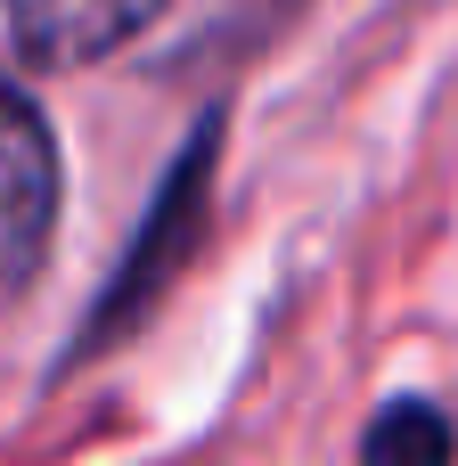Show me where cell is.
<instances>
[{
	"label": "cell",
	"instance_id": "cell-1",
	"mask_svg": "<svg viewBox=\"0 0 458 466\" xmlns=\"http://www.w3.org/2000/svg\"><path fill=\"white\" fill-rule=\"evenodd\" d=\"M49 221H57V147H49V123L33 115V98H16L0 82V311L33 287V270L49 254Z\"/></svg>",
	"mask_w": 458,
	"mask_h": 466
},
{
	"label": "cell",
	"instance_id": "cell-3",
	"mask_svg": "<svg viewBox=\"0 0 458 466\" xmlns=\"http://www.w3.org/2000/svg\"><path fill=\"white\" fill-rule=\"evenodd\" d=\"M451 418L434 410H393L385 426H369V459H451Z\"/></svg>",
	"mask_w": 458,
	"mask_h": 466
},
{
	"label": "cell",
	"instance_id": "cell-2",
	"mask_svg": "<svg viewBox=\"0 0 458 466\" xmlns=\"http://www.w3.org/2000/svg\"><path fill=\"white\" fill-rule=\"evenodd\" d=\"M164 0H0V74H57L123 49Z\"/></svg>",
	"mask_w": 458,
	"mask_h": 466
}]
</instances>
